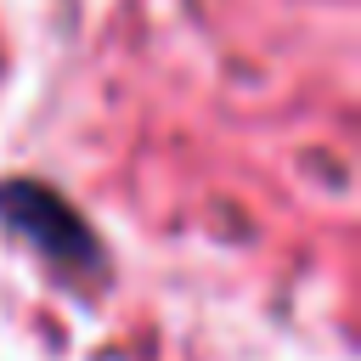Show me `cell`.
<instances>
[{
    "instance_id": "obj_1",
    "label": "cell",
    "mask_w": 361,
    "mask_h": 361,
    "mask_svg": "<svg viewBox=\"0 0 361 361\" xmlns=\"http://www.w3.org/2000/svg\"><path fill=\"white\" fill-rule=\"evenodd\" d=\"M0 220H6L17 237H28V243H34L51 265H62V271L96 265V237L85 231V220H79L51 186H34V180L0 186Z\"/></svg>"
}]
</instances>
